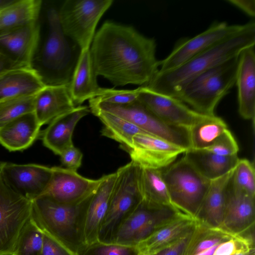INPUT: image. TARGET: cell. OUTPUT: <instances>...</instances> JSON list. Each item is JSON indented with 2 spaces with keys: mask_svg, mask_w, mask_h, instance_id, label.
<instances>
[{
  "mask_svg": "<svg viewBox=\"0 0 255 255\" xmlns=\"http://www.w3.org/2000/svg\"><path fill=\"white\" fill-rule=\"evenodd\" d=\"M154 39L133 27L106 21L95 35L90 50L95 74L116 86H145L159 70Z\"/></svg>",
  "mask_w": 255,
  "mask_h": 255,
  "instance_id": "obj_1",
  "label": "cell"
},
{
  "mask_svg": "<svg viewBox=\"0 0 255 255\" xmlns=\"http://www.w3.org/2000/svg\"><path fill=\"white\" fill-rule=\"evenodd\" d=\"M255 22L250 21L238 32L170 71L159 73L146 85L149 90L176 98L193 78L255 46Z\"/></svg>",
  "mask_w": 255,
  "mask_h": 255,
  "instance_id": "obj_2",
  "label": "cell"
},
{
  "mask_svg": "<svg viewBox=\"0 0 255 255\" xmlns=\"http://www.w3.org/2000/svg\"><path fill=\"white\" fill-rule=\"evenodd\" d=\"M93 194L74 204L60 203L41 195L31 201V219L43 233L57 239L77 255L84 247L83 221Z\"/></svg>",
  "mask_w": 255,
  "mask_h": 255,
  "instance_id": "obj_3",
  "label": "cell"
},
{
  "mask_svg": "<svg viewBox=\"0 0 255 255\" xmlns=\"http://www.w3.org/2000/svg\"><path fill=\"white\" fill-rule=\"evenodd\" d=\"M239 55L193 78L175 98L199 113L214 116L219 102L236 84Z\"/></svg>",
  "mask_w": 255,
  "mask_h": 255,
  "instance_id": "obj_4",
  "label": "cell"
},
{
  "mask_svg": "<svg viewBox=\"0 0 255 255\" xmlns=\"http://www.w3.org/2000/svg\"><path fill=\"white\" fill-rule=\"evenodd\" d=\"M47 17L48 33L38 57V73L45 85H69L79 57L74 56L73 48L63 32L58 11L49 9Z\"/></svg>",
  "mask_w": 255,
  "mask_h": 255,
  "instance_id": "obj_5",
  "label": "cell"
},
{
  "mask_svg": "<svg viewBox=\"0 0 255 255\" xmlns=\"http://www.w3.org/2000/svg\"><path fill=\"white\" fill-rule=\"evenodd\" d=\"M140 169L131 161L116 171V179L109 208L100 229L99 241L111 243L121 224L141 201Z\"/></svg>",
  "mask_w": 255,
  "mask_h": 255,
  "instance_id": "obj_6",
  "label": "cell"
},
{
  "mask_svg": "<svg viewBox=\"0 0 255 255\" xmlns=\"http://www.w3.org/2000/svg\"><path fill=\"white\" fill-rule=\"evenodd\" d=\"M162 170L173 205L196 218L211 181L202 176L183 157Z\"/></svg>",
  "mask_w": 255,
  "mask_h": 255,
  "instance_id": "obj_7",
  "label": "cell"
},
{
  "mask_svg": "<svg viewBox=\"0 0 255 255\" xmlns=\"http://www.w3.org/2000/svg\"><path fill=\"white\" fill-rule=\"evenodd\" d=\"M113 0H67L58 11L64 35L81 50L90 48L97 25Z\"/></svg>",
  "mask_w": 255,
  "mask_h": 255,
  "instance_id": "obj_8",
  "label": "cell"
},
{
  "mask_svg": "<svg viewBox=\"0 0 255 255\" xmlns=\"http://www.w3.org/2000/svg\"><path fill=\"white\" fill-rule=\"evenodd\" d=\"M89 108H95L115 115L134 124L146 133L189 149L187 129L169 126L148 111L137 99L124 105H115L89 100Z\"/></svg>",
  "mask_w": 255,
  "mask_h": 255,
  "instance_id": "obj_9",
  "label": "cell"
},
{
  "mask_svg": "<svg viewBox=\"0 0 255 255\" xmlns=\"http://www.w3.org/2000/svg\"><path fill=\"white\" fill-rule=\"evenodd\" d=\"M180 213L170 207L149 206L141 201L121 224L112 243L135 246Z\"/></svg>",
  "mask_w": 255,
  "mask_h": 255,
  "instance_id": "obj_10",
  "label": "cell"
},
{
  "mask_svg": "<svg viewBox=\"0 0 255 255\" xmlns=\"http://www.w3.org/2000/svg\"><path fill=\"white\" fill-rule=\"evenodd\" d=\"M31 209L32 201L11 190L0 175V255H12Z\"/></svg>",
  "mask_w": 255,
  "mask_h": 255,
  "instance_id": "obj_11",
  "label": "cell"
},
{
  "mask_svg": "<svg viewBox=\"0 0 255 255\" xmlns=\"http://www.w3.org/2000/svg\"><path fill=\"white\" fill-rule=\"evenodd\" d=\"M245 26V24L229 25L226 22H215L202 33L177 44L165 58L159 61L158 72L176 68L241 31Z\"/></svg>",
  "mask_w": 255,
  "mask_h": 255,
  "instance_id": "obj_12",
  "label": "cell"
},
{
  "mask_svg": "<svg viewBox=\"0 0 255 255\" xmlns=\"http://www.w3.org/2000/svg\"><path fill=\"white\" fill-rule=\"evenodd\" d=\"M124 150L141 168L162 169L187 150L154 135L140 133L133 137L131 144Z\"/></svg>",
  "mask_w": 255,
  "mask_h": 255,
  "instance_id": "obj_13",
  "label": "cell"
},
{
  "mask_svg": "<svg viewBox=\"0 0 255 255\" xmlns=\"http://www.w3.org/2000/svg\"><path fill=\"white\" fill-rule=\"evenodd\" d=\"M52 167L37 164L0 161V175L13 191L32 201L42 195L50 181Z\"/></svg>",
  "mask_w": 255,
  "mask_h": 255,
  "instance_id": "obj_14",
  "label": "cell"
},
{
  "mask_svg": "<svg viewBox=\"0 0 255 255\" xmlns=\"http://www.w3.org/2000/svg\"><path fill=\"white\" fill-rule=\"evenodd\" d=\"M141 86L142 89L138 100L151 113L169 126L188 129L194 124L210 116L197 112L175 98L159 94Z\"/></svg>",
  "mask_w": 255,
  "mask_h": 255,
  "instance_id": "obj_15",
  "label": "cell"
},
{
  "mask_svg": "<svg viewBox=\"0 0 255 255\" xmlns=\"http://www.w3.org/2000/svg\"><path fill=\"white\" fill-rule=\"evenodd\" d=\"M52 169L50 181L42 195L64 204L84 201L95 192L103 179V177L98 179L87 178L77 171L61 167H52Z\"/></svg>",
  "mask_w": 255,
  "mask_h": 255,
  "instance_id": "obj_16",
  "label": "cell"
},
{
  "mask_svg": "<svg viewBox=\"0 0 255 255\" xmlns=\"http://www.w3.org/2000/svg\"><path fill=\"white\" fill-rule=\"evenodd\" d=\"M39 36L38 21L0 31V53L21 66H32Z\"/></svg>",
  "mask_w": 255,
  "mask_h": 255,
  "instance_id": "obj_17",
  "label": "cell"
},
{
  "mask_svg": "<svg viewBox=\"0 0 255 255\" xmlns=\"http://www.w3.org/2000/svg\"><path fill=\"white\" fill-rule=\"evenodd\" d=\"M255 197L238 191L230 180L226 192V203L221 229L233 235L254 234Z\"/></svg>",
  "mask_w": 255,
  "mask_h": 255,
  "instance_id": "obj_18",
  "label": "cell"
},
{
  "mask_svg": "<svg viewBox=\"0 0 255 255\" xmlns=\"http://www.w3.org/2000/svg\"><path fill=\"white\" fill-rule=\"evenodd\" d=\"M102 177V181L92 196L85 214L82 228L84 247L99 241L100 229L109 208L117 173L115 172Z\"/></svg>",
  "mask_w": 255,
  "mask_h": 255,
  "instance_id": "obj_19",
  "label": "cell"
},
{
  "mask_svg": "<svg viewBox=\"0 0 255 255\" xmlns=\"http://www.w3.org/2000/svg\"><path fill=\"white\" fill-rule=\"evenodd\" d=\"M197 219L180 213L135 246L140 255H154L191 233Z\"/></svg>",
  "mask_w": 255,
  "mask_h": 255,
  "instance_id": "obj_20",
  "label": "cell"
},
{
  "mask_svg": "<svg viewBox=\"0 0 255 255\" xmlns=\"http://www.w3.org/2000/svg\"><path fill=\"white\" fill-rule=\"evenodd\" d=\"M89 112V107L80 105L54 119L43 131L44 145L60 155L64 150L73 145L72 135L75 127Z\"/></svg>",
  "mask_w": 255,
  "mask_h": 255,
  "instance_id": "obj_21",
  "label": "cell"
},
{
  "mask_svg": "<svg viewBox=\"0 0 255 255\" xmlns=\"http://www.w3.org/2000/svg\"><path fill=\"white\" fill-rule=\"evenodd\" d=\"M236 84L239 112L246 120L254 121L255 115V46L244 49L239 55Z\"/></svg>",
  "mask_w": 255,
  "mask_h": 255,
  "instance_id": "obj_22",
  "label": "cell"
},
{
  "mask_svg": "<svg viewBox=\"0 0 255 255\" xmlns=\"http://www.w3.org/2000/svg\"><path fill=\"white\" fill-rule=\"evenodd\" d=\"M69 86L46 85L35 94L34 113L41 127L76 107Z\"/></svg>",
  "mask_w": 255,
  "mask_h": 255,
  "instance_id": "obj_23",
  "label": "cell"
},
{
  "mask_svg": "<svg viewBox=\"0 0 255 255\" xmlns=\"http://www.w3.org/2000/svg\"><path fill=\"white\" fill-rule=\"evenodd\" d=\"M41 127L34 112L21 115L0 128V143L10 151L25 149L37 138Z\"/></svg>",
  "mask_w": 255,
  "mask_h": 255,
  "instance_id": "obj_24",
  "label": "cell"
},
{
  "mask_svg": "<svg viewBox=\"0 0 255 255\" xmlns=\"http://www.w3.org/2000/svg\"><path fill=\"white\" fill-rule=\"evenodd\" d=\"M45 86L32 66L7 70L0 74V102L17 97L34 95Z\"/></svg>",
  "mask_w": 255,
  "mask_h": 255,
  "instance_id": "obj_25",
  "label": "cell"
},
{
  "mask_svg": "<svg viewBox=\"0 0 255 255\" xmlns=\"http://www.w3.org/2000/svg\"><path fill=\"white\" fill-rule=\"evenodd\" d=\"M90 48L81 50L69 88L76 105L99 96L104 88L97 81Z\"/></svg>",
  "mask_w": 255,
  "mask_h": 255,
  "instance_id": "obj_26",
  "label": "cell"
},
{
  "mask_svg": "<svg viewBox=\"0 0 255 255\" xmlns=\"http://www.w3.org/2000/svg\"><path fill=\"white\" fill-rule=\"evenodd\" d=\"M234 169L211 181L196 216L198 221L210 227H220L225 211L227 188Z\"/></svg>",
  "mask_w": 255,
  "mask_h": 255,
  "instance_id": "obj_27",
  "label": "cell"
},
{
  "mask_svg": "<svg viewBox=\"0 0 255 255\" xmlns=\"http://www.w3.org/2000/svg\"><path fill=\"white\" fill-rule=\"evenodd\" d=\"M184 153L183 157L210 181L233 169L239 160L237 155L222 156L203 149H189Z\"/></svg>",
  "mask_w": 255,
  "mask_h": 255,
  "instance_id": "obj_28",
  "label": "cell"
},
{
  "mask_svg": "<svg viewBox=\"0 0 255 255\" xmlns=\"http://www.w3.org/2000/svg\"><path fill=\"white\" fill-rule=\"evenodd\" d=\"M139 186L141 201L146 204L151 206L170 207L180 211L171 201L162 177V169L140 168Z\"/></svg>",
  "mask_w": 255,
  "mask_h": 255,
  "instance_id": "obj_29",
  "label": "cell"
},
{
  "mask_svg": "<svg viewBox=\"0 0 255 255\" xmlns=\"http://www.w3.org/2000/svg\"><path fill=\"white\" fill-rule=\"evenodd\" d=\"M89 109L104 125L102 135L119 142L120 147L123 150L130 145L135 135L140 133H147L131 123L115 115L95 108Z\"/></svg>",
  "mask_w": 255,
  "mask_h": 255,
  "instance_id": "obj_30",
  "label": "cell"
},
{
  "mask_svg": "<svg viewBox=\"0 0 255 255\" xmlns=\"http://www.w3.org/2000/svg\"><path fill=\"white\" fill-rule=\"evenodd\" d=\"M40 0H15L0 11V31L38 21Z\"/></svg>",
  "mask_w": 255,
  "mask_h": 255,
  "instance_id": "obj_31",
  "label": "cell"
},
{
  "mask_svg": "<svg viewBox=\"0 0 255 255\" xmlns=\"http://www.w3.org/2000/svg\"><path fill=\"white\" fill-rule=\"evenodd\" d=\"M227 129L226 124L220 118L215 115L208 117L187 129L189 149H205L209 147Z\"/></svg>",
  "mask_w": 255,
  "mask_h": 255,
  "instance_id": "obj_32",
  "label": "cell"
},
{
  "mask_svg": "<svg viewBox=\"0 0 255 255\" xmlns=\"http://www.w3.org/2000/svg\"><path fill=\"white\" fill-rule=\"evenodd\" d=\"M235 236L220 228L210 227L197 220L185 255H196Z\"/></svg>",
  "mask_w": 255,
  "mask_h": 255,
  "instance_id": "obj_33",
  "label": "cell"
},
{
  "mask_svg": "<svg viewBox=\"0 0 255 255\" xmlns=\"http://www.w3.org/2000/svg\"><path fill=\"white\" fill-rule=\"evenodd\" d=\"M43 241V232L30 218L21 229L11 255H41Z\"/></svg>",
  "mask_w": 255,
  "mask_h": 255,
  "instance_id": "obj_34",
  "label": "cell"
},
{
  "mask_svg": "<svg viewBox=\"0 0 255 255\" xmlns=\"http://www.w3.org/2000/svg\"><path fill=\"white\" fill-rule=\"evenodd\" d=\"M35 95L17 97L0 102V128L24 114L34 112Z\"/></svg>",
  "mask_w": 255,
  "mask_h": 255,
  "instance_id": "obj_35",
  "label": "cell"
},
{
  "mask_svg": "<svg viewBox=\"0 0 255 255\" xmlns=\"http://www.w3.org/2000/svg\"><path fill=\"white\" fill-rule=\"evenodd\" d=\"M230 183L235 189L255 197L254 165L248 159H239L230 179Z\"/></svg>",
  "mask_w": 255,
  "mask_h": 255,
  "instance_id": "obj_36",
  "label": "cell"
},
{
  "mask_svg": "<svg viewBox=\"0 0 255 255\" xmlns=\"http://www.w3.org/2000/svg\"><path fill=\"white\" fill-rule=\"evenodd\" d=\"M77 255H140L136 246L98 241L83 247Z\"/></svg>",
  "mask_w": 255,
  "mask_h": 255,
  "instance_id": "obj_37",
  "label": "cell"
},
{
  "mask_svg": "<svg viewBox=\"0 0 255 255\" xmlns=\"http://www.w3.org/2000/svg\"><path fill=\"white\" fill-rule=\"evenodd\" d=\"M255 249L254 234L236 235L219 244L213 255H238Z\"/></svg>",
  "mask_w": 255,
  "mask_h": 255,
  "instance_id": "obj_38",
  "label": "cell"
},
{
  "mask_svg": "<svg viewBox=\"0 0 255 255\" xmlns=\"http://www.w3.org/2000/svg\"><path fill=\"white\" fill-rule=\"evenodd\" d=\"M141 89V86L134 90H116L104 88L101 94L94 98L99 102L111 104H127L137 99Z\"/></svg>",
  "mask_w": 255,
  "mask_h": 255,
  "instance_id": "obj_39",
  "label": "cell"
},
{
  "mask_svg": "<svg viewBox=\"0 0 255 255\" xmlns=\"http://www.w3.org/2000/svg\"><path fill=\"white\" fill-rule=\"evenodd\" d=\"M222 156L237 155L239 146L231 131L226 129L209 147L203 149Z\"/></svg>",
  "mask_w": 255,
  "mask_h": 255,
  "instance_id": "obj_40",
  "label": "cell"
},
{
  "mask_svg": "<svg viewBox=\"0 0 255 255\" xmlns=\"http://www.w3.org/2000/svg\"><path fill=\"white\" fill-rule=\"evenodd\" d=\"M43 233V241L41 255H77L57 239Z\"/></svg>",
  "mask_w": 255,
  "mask_h": 255,
  "instance_id": "obj_41",
  "label": "cell"
},
{
  "mask_svg": "<svg viewBox=\"0 0 255 255\" xmlns=\"http://www.w3.org/2000/svg\"><path fill=\"white\" fill-rule=\"evenodd\" d=\"M60 156L62 164L67 169L77 171L81 165L83 154L74 145L64 150Z\"/></svg>",
  "mask_w": 255,
  "mask_h": 255,
  "instance_id": "obj_42",
  "label": "cell"
},
{
  "mask_svg": "<svg viewBox=\"0 0 255 255\" xmlns=\"http://www.w3.org/2000/svg\"><path fill=\"white\" fill-rule=\"evenodd\" d=\"M193 231L189 234L154 255H185Z\"/></svg>",
  "mask_w": 255,
  "mask_h": 255,
  "instance_id": "obj_43",
  "label": "cell"
},
{
  "mask_svg": "<svg viewBox=\"0 0 255 255\" xmlns=\"http://www.w3.org/2000/svg\"><path fill=\"white\" fill-rule=\"evenodd\" d=\"M228 2L246 13L248 15L255 17V0H228Z\"/></svg>",
  "mask_w": 255,
  "mask_h": 255,
  "instance_id": "obj_44",
  "label": "cell"
},
{
  "mask_svg": "<svg viewBox=\"0 0 255 255\" xmlns=\"http://www.w3.org/2000/svg\"><path fill=\"white\" fill-rule=\"evenodd\" d=\"M22 67L23 66H21L15 63L0 53V74L7 70Z\"/></svg>",
  "mask_w": 255,
  "mask_h": 255,
  "instance_id": "obj_45",
  "label": "cell"
},
{
  "mask_svg": "<svg viewBox=\"0 0 255 255\" xmlns=\"http://www.w3.org/2000/svg\"><path fill=\"white\" fill-rule=\"evenodd\" d=\"M14 1L15 0H0V11Z\"/></svg>",
  "mask_w": 255,
  "mask_h": 255,
  "instance_id": "obj_46",
  "label": "cell"
},
{
  "mask_svg": "<svg viewBox=\"0 0 255 255\" xmlns=\"http://www.w3.org/2000/svg\"><path fill=\"white\" fill-rule=\"evenodd\" d=\"M219 244L216 245L205 251H203L201 253H200L198 254H197L196 255H213L214 252H215L216 248L218 247V246Z\"/></svg>",
  "mask_w": 255,
  "mask_h": 255,
  "instance_id": "obj_47",
  "label": "cell"
},
{
  "mask_svg": "<svg viewBox=\"0 0 255 255\" xmlns=\"http://www.w3.org/2000/svg\"><path fill=\"white\" fill-rule=\"evenodd\" d=\"M238 255H255V249L251 250L250 252Z\"/></svg>",
  "mask_w": 255,
  "mask_h": 255,
  "instance_id": "obj_48",
  "label": "cell"
}]
</instances>
